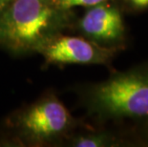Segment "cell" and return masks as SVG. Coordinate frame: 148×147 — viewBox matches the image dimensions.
<instances>
[{"label": "cell", "mask_w": 148, "mask_h": 147, "mask_svg": "<svg viewBox=\"0 0 148 147\" xmlns=\"http://www.w3.org/2000/svg\"><path fill=\"white\" fill-rule=\"evenodd\" d=\"M82 106L97 125L132 123L148 118V60L79 89Z\"/></svg>", "instance_id": "obj_1"}, {"label": "cell", "mask_w": 148, "mask_h": 147, "mask_svg": "<svg viewBox=\"0 0 148 147\" xmlns=\"http://www.w3.org/2000/svg\"><path fill=\"white\" fill-rule=\"evenodd\" d=\"M77 18L52 0H14L0 16V46L14 54L37 53L53 36L74 29Z\"/></svg>", "instance_id": "obj_2"}, {"label": "cell", "mask_w": 148, "mask_h": 147, "mask_svg": "<svg viewBox=\"0 0 148 147\" xmlns=\"http://www.w3.org/2000/svg\"><path fill=\"white\" fill-rule=\"evenodd\" d=\"M83 125L55 96L40 98L15 116L14 129L22 142L45 145L64 139Z\"/></svg>", "instance_id": "obj_3"}, {"label": "cell", "mask_w": 148, "mask_h": 147, "mask_svg": "<svg viewBox=\"0 0 148 147\" xmlns=\"http://www.w3.org/2000/svg\"><path fill=\"white\" fill-rule=\"evenodd\" d=\"M123 14L116 2L101 3L86 8L82 16L77 18L74 29L97 44L122 52L129 40Z\"/></svg>", "instance_id": "obj_4"}, {"label": "cell", "mask_w": 148, "mask_h": 147, "mask_svg": "<svg viewBox=\"0 0 148 147\" xmlns=\"http://www.w3.org/2000/svg\"><path fill=\"white\" fill-rule=\"evenodd\" d=\"M50 64H92L111 68L118 50L102 47L84 36H64L59 34L38 50Z\"/></svg>", "instance_id": "obj_5"}, {"label": "cell", "mask_w": 148, "mask_h": 147, "mask_svg": "<svg viewBox=\"0 0 148 147\" xmlns=\"http://www.w3.org/2000/svg\"><path fill=\"white\" fill-rule=\"evenodd\" d=\"M114 128L105 125L85 128L78 133L75 131L65 139L69 146L75 147H130L123 124H114Z\"/></svg>", "instance_id": "obj_6"}, {"label": "cell", "mask_w": 148, "mask_h": 147, "mask_svg": "<svg viewBox=\"0 0 148 147\" xmlns=\"http://www.w3.org/2000/svg\"><path fill=\"white\" fill-rule=\"evenodd\" d=\"M130 147H148V118L132 123H123Z\"/></svg>", "instance_id": "obj_7"}, {"label": "cell", "mask_w": 148, "mask_h": 147, "mask_svg": "<svg viewBox=\"0 0 148 147\" xmlns=\"http://www.w3.org/2000/svg\"><path fill=\"white\" fill-rule=\"evenodd\" d=\"M124 14H138L148 12V0H115Z\"/></svg>", "instance_id": "obj_8"}, {"label": "cell", "mask_w": 148, "mask_h": 147, "mask_svg": "<svg viewBox=\"0 0 148 147\" xmlns=\"http://www.w3.org/2000/svg\"><path fill=\"white\" fill-rule=\"evenodd\" d=\"M56 7L62 10H72L75 7H84L89 8L101 3L115 1V0H52Z\"/></svg>", "instance_id": "obj_9"}, {"label": "cell", "mask_w": 148, "mask_h": 147, "mask_svg": "<svg viewBox=\"0 0 148 147\" xmlns=\"http://www.w3.org/2000/svg\"><path fill=\"white\" fill-rule=\"evenodd\" d=\"M12 1L14 0H0V16L3 14V12L7 10V8L11 5Z\"/></svg>", "instance_id": "obj_10"}]
</instances>
